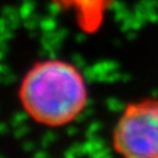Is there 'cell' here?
<instances>
[{
    "label": "cell",
    "instance_id": "obj_1",
    "mask_svg": "<svg viewBox=\"0 0 158 158\" xmlns=\"http://www.w3.org/2000/svg\"><path fill=\"white\" fill-rule=\"evenodd\" d=\"M19 99L34 123L48 128L71 124L88 103L86 78L71 62L44 59L36 62L20 82Z\"/></svg>",
    "mask_w": 158,
    "mask_h": 158
},
{
    "label": "cell",
    "instance_id": "obj_2",
    "mask_svg": "<svg viewBox=\"0 0 158 158\" xmlns=\"http://www.w3.org/2000/svg\"><path fill=\"white\" fill-rule=\"evenodd\" d=\"M112 145L120 158H158V99L124 108L113 128Z\"/></svg>",
    "mask_w": 158,
    "mask_h": 158
},
{
    "label": "cell",
    "instance_id": "obj_3",
    "mask_svg": "<svg viewBox=\"0 0 158 158\" xmlns=\"http://www.w3.org/2000/svg\"><path fill=\"white\" fill-rule=\"evenodd\" d=\"M70 12L82 32L95 33L103 25L113 0H52Z\"/></svg>",
    "mask_w": 158,
    "mask_h": 158
}]
</instances>
